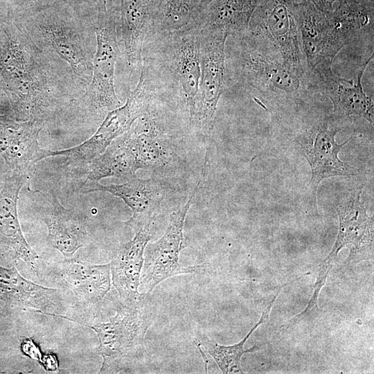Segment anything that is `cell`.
<instances>
[{
	"label": "cell",
	"instance_id": "obj_1",
	"mask_svg": "<svg viewBox=\"0 0 374 374\" xmlns=\"http://www.w3.org/2000/svg\"><path fill=\"white\" fill-rule=\"evenodd\" d=\"M0 86L15 120L44 126L69 112L88 84L15 15H0Z\"/></svg>",
	"mask_w": 374,
	"mask_h": 374
},
{
	"label": "cell",
	"instance_id": "obj_2",
	"mask_svg": "<svg viewBox=\"0 0 374 374\" xmlns=\"http://www.w3.org/2000/svg\"><path fill=\"white\" fill-rule=\"evenodd\" d=\"M96 4L61 3L14 15L36 42L54 51L89 84L96 44L93 20Z\"/></svg>",
	"mask_w": 374,
	"mask_h": 374
},
{
	"label": "cell",
	"instance_id": "obj_3",
	"mask_svg": "<svg viewBox=\"0 0 374 374\" xmlns=\"http://www.w3.org/2000/svg\"><path fill=\"white\" fill-rule=\"evenodd\" d=\"M226 75L268 98L299 103L319 94L312 73L283 62L280 57L244 35L228 37Z\"/></svg>",
	"mask_w": 374,
	"mask_h": 374
},
{
	"label": "cell",
	"instance_id": "obj_4",
	"mask_svg": "<svg viewBox=\"0 0 374 374\" xmlns=\"http://www.w3.org/2000/svg\"><path fill=\"white\" fill-rule=\"evenodd\" d=\"M96 51L91 80L73 108L80 117L97 122L121 106L114 86V73L120 51L115 22L105 0H98L93 12Z\"/></svg>",
	"mask_w": 374,
	"mask_h": 374
},
{
	"label": "cell",
	"instance_id": "obj_5",
	"mask_svg": "<svg viewBox=\"0 0 374 374\" xmlns=\"http://www.w3.org/2000/svg\"><path fill=\"white\" fill-rule=\"evenodd\" d=\"M123 301L108 321L79 322L98 336L103 357L100 373H111L123 361L137 358L145 352V337L154 317L148 294L142 293L136 300Z\"/></svg>",
	"mask_w": 374,
	"mask_h": 374
},
{
	"label": "cell",
	"instance_id": "obj_6",
	"mask_svg": "<svg viewBox=\"0 0 374 374\" xmlns=\"http://www.w3.org/2000/svg\"><path fill=\"white\" fill-rule=\"evenodd\" d=\"M159 80L151 68L143 64L136 87L125 103L109 112L96 132L80 145L63 150H46L45 157L62 156L74 166L87 165L100 155L118 137L127 132L137 118L152 106L157 97Z\"/></svg>",
	"mask_w": 374,
	"mask_h": 374
},
{
	"label": "cell",
	"instance_id": "obj_7",
	"mask_svg": "<svg viewBox=\"0 0 374 374\" xmlns=\"http://www.w3.org/2000/svg\"><path fill=\"white\" fill-rule=\"evenodd\" d=\"M199 24L169 33L148 37L157 42L161 75L166 87H174L183 98L188 118L195 106L200 77Z\"/></svg>",
	"mask_w": 374,
	"mask_h": 374
},
{
	"label": "cell",
	"instance_id": "obj_8",
	"mask_svg": "<svg viewBox=\"0 0 374 374\" xmlns=\"http://www.w3.org/2000/svg\"><path fill=\"white\" fill-rule=\"evenodd\" d=\"M363 187L364 185L345 192L336 200L335 208L339 220L338 234L331 251L318 270L313 294L309 301L311 304H317L320 291L342 248L350 249L348 263L373 257V219L368 215L361 202Z\"/></svg>",
	"mask_w": 374,
	"mask_h": 374
},
{
	"label": "cell",
	"instance_id": "obj_9",
	"mask_svg": "<svg viewBox=\"0 0 374 374\" xmlns=\"http://www.w3.org/2000/svg\"><path fill=\"white\" fill-rule=\"evenodd\" d=\"M294 0H262L244 34L279 56L284 64L308 71L296 19Z\"/></svg>",
	"mask_w": 374,
	"mask_h": 374
},
{
	"label": "cell",
	"instance_id": "obj_10",
	"mask_svg": "<svg viewBox=\"0 0 374 374\" xmlns=\"http://www.w3.org/2000/svg\"><path fill=\"white\" fill-rule=\"evenodd\" d=\"M200 77L190 127L209 135L219 100L226 87L225 47L228 34L199 24Z\"/></svg>",
	"mask_w": 374,
	"mask_h": 374
},
{
	"label": "cell",
	"instance_id": "obj_11",
	"mask_svg": "<svg viewBox=\"0 0 374 374\" xmlns=\"http://www.w3.org/2000/svg\"><path fill=\"white\" fill-rule=\"evenodd\" d=\"M200 184L201 179L186 202L170 215L169 222L163 235L146 245L140 278L143 293L150 294L156 286L168 278L205 271V264L184 267L179 263V255L185 247L184 228L186 215Z\"/></svg>",
	"mask_w": 374,
	"mask_h": 374
},
{
	"label": "cell",
	"instance_id": "obj_12",
	"mask_svg": "<svg viewBox=\"0 0 374 374\" xmlns=\"http://www.w3.org/2000/svg\"><path fill=\"white\" fill-rule=\"evenodd\" d=\"M330 119L321 118L295 139L301 154L309 163L312 170L310 187L317 203V190L324 179L335 176H354L357 170L341 161L338 155L342 148L352 139L338 144L336 134L341 128L330 129Z\"/></svg>",
	"mask_w": 374,
	"mask_h": 374
},
{
	"label": "cell",
	"instance_id": "obj_13",
	"mask_svg": "<svg viewBox=\"0 0 374 374\" xmlns=\"http://www.w3.org/2000/svg\"><path fill=\"white\" fill-rule=\"evenodd\" d=\"M105 3L115 22L125 65L132 71H141L143 47L154 26L157 0H105Z\"/></svg>",
	"mask_w": 374,
	"mask_h": 374
},
{
	"label": "cell",
	"instance_id": "obj_14",
	"mask_svg": "<svg viewBox=\"0 0 374 374\" xmlns=\"http://www.w3.org/2000/svg\"><path fill=\"white\" fill-rule=\"evenodd\" d=\"M373 57V54L360 66L355 82L336 75L330 61L319 64L310 71L319 93L332 101L336 116H356L373 124V103L364 91L362 82L364 72Z\"/></svg>",
	"mask_w": 374,
	"mask_h": 374
},
{
	"label": "cell",
	"instance_id": "obj_15",
	"mask_svg": "<svg viewBox=\"0 0 374 374\" xmlns=\"http://www.w3.org/2000/svg\"><path fill=\"white\" fill-rule=\"evenodd\" d=\"M29 178L17 172L5 176L0 190V256L21 259L37 273L39 256L23 235L17 213L19 192Z\"/></svg>",
	"mask_w": 374,
	"mask_h": 374
},
{
	"label": "cell",
	"instance_id": "obj_16",
	"mask_svg": "<svg viewBox=\"0 0 374 374\" xmlns=\"http://www.w3.org/2000/svg\"><path fill=\"white\" fill-rule=\"evenodd\" d=\"M295 13L307 70L310 72L323 62H332L347 44L326 15L303 0L296 2Z\"/></svg>",
	"mask_w": 374,
	"mask_h": 374
},
{
	"label": "cell",
	"instance_id": "obj_17",
	"mask_svg": "<svg viewBox=\"0 0 374 374\" xmlns=\"http://www.w3.org/2000/svg\"><path fill=\"white\" fill-rule=\"evenodd\" d=\"M83 193L107 192L121 198L132 211V216L125 222L134 231L154 221V217L166 197L168 188L161 179H143L136 175L127 178L121 184L103 185L100 182L83 184Z\"/></svg>",
	"mask_w": 374,
	"mask_h": 374
},
{
	"label": "cell",
	"instance_id": "obj_18",
	"mask_svg": "<svg viewBox=\"0 0 374 374\" xmlns=\"http://www.w3.org/2000/svg\"><path fill=\"white\" fill-rule=\"evenodd\" d=\"M154 227L152 221L135 231L134 237L118 248L110 262L112 283L123 301L136 300L142 294L139 287L144 251Z\"/></svg>",
	"mask_w": 374,
	"mask_h": 374
},
{
	"label": "cell",
	"instance_id": "obj_19",
	"mask_svg": "<svg viewBox=\"0 0 374 374\" xmlns=\"http://www.w3.org/2000/svg\"><path fill=\"white\" fill-rule=\"evenodd\" d=\"M48 202L41 211V219L48 229V241L64 258H71L87 241L85 217L74 209L64 207L53 191Z\"/></svg>",
	"mask_w": 374,
	"mask_h": 374
},
{
	"label": "cell",
	"instance_id": "obj_20",
	"mask_svg": "<svg viewBox=\"0 0 374 374\" xmlns=\"http://www.w3.org/2000/svg\"><path fill=\"white\" fill-rule=\"evenodd\" d=\"M153 104L125 132L140 169L159 171L172 160L170 143L152 112Z\"/></svg>",
	"mask_w": 374,
	"mask_h": 374
},
{
	"label": "cell",
	"instance_id": "obj_21",
	"mask_svg": "<svg viewBox=\"0 0 374 374\" xmlns=\"http://www.w3.org/2000/svg\"><path fill=\"white\" fill-rule=\"evenodd\" d=\"M59 290L37 285L24 278L15 268L0 266V299L50 316L60 314Z\"/></svg>",
	"mask_w": 374,
	"mask_h": 374
},
{
	"label": "cell",
	"instance_id": "obj_22",
	"mask_svg": "<svg viewBox=\"0 0 374 374\" xmlns=\"http://www.w3.org/2000/svg\"><path fill=\"white\" fill-rule=\"evenodd\" d=\"M59 265V278L82 302L96 303L111 288L110 262L93 265L71 258H64Z\"/></svg>",
	"mask_w": 374,
	"mask_h": 374
},
{
	"label": "cell",
	"instance_id": "obj_23",
	"mask_svg": "<svg viewBox=\"0 0 374 374\" xmlns=\"http://www.w3.org/2000/svg\"><path fill=\"white\" fill-rule=\"evenodd\" d=\"M262 0H213L200 14L198 23L224 32L229 37H241L247 30L251 17Z\"/></svg>",
	"mask_w": 374,
	"mask_h": 374
},
{
	"label": "cell",
	"instance_id": "obj_24",
	"mask_svg": "<svg viewBox=\"0 0 374 374\" xmlns=\"http://www.w3.org/2000/svg\"><path fill=\"white\" fill-rule=\"evenodd\" d=\"M140 169L134 149L125 133L116 139L100 155L87 164L83 184L99 182L106 177L125 179Z\"/></svg>",
	"mask_w": 374,
	"mask_h": 374
},
{
	"label": "cell",
	"instance_id": "obj_25",
	"mask_svg": "<svg viewBox=\"0 0 374 374\" xmlns=\"http://www.w3.org/2000/svg\"><path fill=\"white\" fill-rule=\"evenodd\" d=\"M286 285L287 283L280 287L275 296L263 310L258 323L240 342L230 346L220 345L208 337L205 333L198 332L193 338V342L198 348L201 355L209 354L224 374L244 373L241 367V359L243 355L255 352L265 345V344H259L245 350L244 348V344L258 327L267 321L276 299L278 297L282 287Z\"/></svg>",
	"mask_w": 374,
	"mask_h": 374
},
{
	"label": "cell",
	"instance_id": "obj_26",
	"mask_svg": "<svg viewBox=\"0 0 374 374\" xmlns=\"http://www.w3.org/2000/svg\"><path fill=\"white\" fill-rule=\"evenodd\" d=\"M346 44L373 30V0H339L326 15Z\"/></svg>",
	"mask_w": 374,
	"mask_h": 374
},
{
	"label": "cell",
	"instance_id": "obj_27",
	"mask_svg": "<svg viewBox=\"0 0 374 374\" xmlns=\"http://www.w3.org/2000/svg\"><path fill=\"white\" fill-rule=\"evenodd\" d=\"M202 0H157L154 26L149 35L169 33L197 23Z\"/></svg>",
	"mask_w": 374,
	"mask_h": 374
},
{
	"label": "cell",
	"instance_id": "obj_28",
	"mask_svg": "<svg viewBox=\"0 0 374 374\" xmlns=\"http://www.w3.org/2000/svg\"><path fill=\"white\" fill-rule=\"evenodd\" d=\"M32 121H18L12 117L0 116V155L16 143Z\"/></svg>",
	"mask_w": 374,
	"mask_h": 374
},
{
	"label": "cell",
	"instance_id": "obj_29",
	"mask_svg": "<svg viewBox=\"0 0 374 374\" xmlns=\"http://www.w3.org/2000/svg\"><path fill=\"white\" fill-rule=\"evenodd\" d=\"M95 1L96 0H26L24 8L21 11L26 10H37L61 3H71L82 6L92 3Z\"/></svg>",
	"mask_w": 374,
	"mask_h": 374
},
{
	"label": "cell",
	"instance_id": "obj_30",
	"mask_svg": "<svg viewBox=\"0 0 374 374\" xmlns=\"http://www.w3.org/2000/svg\"><path fill=\"white\" fill-rule=\"evenodd\" d=\"M26 0H0V15H14L21 12Z\"/></svg>",
	"mask_w": 374,
	"mask_h": 374
},
{
	"label": "cell",
	"instance_id": "obj_31",
	"mask_svg": "<svg viewBox=\"0 0 374 374\" xmlns=\"http://www.w3.org/2000/svg\"><path fill=\"white\" fill-rule=\"evenodd\" d=\"M21 351L30 358L41 362L42 354L37 345L30 339H25L21 345Z\"/></svg>",
	"mask_w": 374,
	"mask_h": 374
},
{
	"label": "cell",
	"instance_id": "obj_32",
	"mask_svg": "<svg viewBox=\"0 0 374 374\" xmlns=\"http://www.w3.org/2000/svg\"><path fill=\"white\" fill-rule=\"evenodd\" d=\"M312 3L318 10L328 15L333 10V4L339 0H303Z\"/></svg>",
	"mask_w": 374,
	"mask_h": 374
},
{
	"label": "cell",
	"instance_id": "obj_33",
	"mask_svg": "<svg viewBox=\"0 0 374 374\" xmlns=\"http://www.w3.org/2000/svg\"><path fill=\"white\" fill-rule=\"evenodd\" d=\"M39 363L46 370L49 371H57L58 368L57 357L53 354L44 355Z\"/></svg>",
	"mask_w": 374,
	"mask_h": 374
},
{
	"label": "cell",
	"instance_id": "obj_34",
	"mask_svg": "<svg viewBox=\"0 0 374 374\" xmlns=\"http://www.w3.org/2000/svg\"><path fill=\"white\" fill-rule=\"evenodd\" d=\"M213 0H202L200 3V12H202L213 1Z\"/></svg>",
	"mask_w": 374,
	"mask_h": 374
},
{
	"label": "cell",
	"instance_id": "obj_35",
	"mask_svg": "<svg viewBox=\"0 0 374 374\" xmlns=\"http://www.w3.org/2000/svg\"><path fill=\"white\" fill-rule=\"evenodd\" d=\"M3 93H4V91H3L2 88L0 86V95H1Z\"/></svg>",
	"mask_w": 374,
	"mask_h": 374
}]
</instances>
